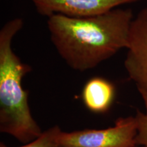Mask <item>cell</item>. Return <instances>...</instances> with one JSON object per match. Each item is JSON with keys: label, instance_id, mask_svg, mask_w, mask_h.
<instances>
[{"label": "cell", "instance_id": "cell-9", "mask_svg": "<svg viewBox=\"0 0 147 147\" xmlns=\"http://www.w3.org/2000/svg\"><path fill=\"white\" fill-rule=\"evenodd\" d=\"M136 147H137V146H136ZM142 147H143V146H142Z\"/></svg>", "mask_w": 147, "mask_h": 147}, {"label": "cell", "instance_id": "cell-5", "mask_svg": "<svg viewBox=\"0 0 147 147\" xmlns=\"http://www.w3.org/2000/svg\"><path fill=\"white\" fill-rule=\"evenodd\" d=\"M36 12L50 17L59 14L71 18H87L99 15L123 5L141 0H29Z\"/></svg>", "mask_w": 147, "mask_h": 147}, {"label": "cell", "instance_id": "cell-4", "mask_svg": "<svg viewBox=\"0 0 147 147\" xmlns=\"http://www.w3.org/2000/svg\"><path fill=\"white\" fill-rule=\"evenodd\" d=\"M124 66L139 93H147V6L131 23Z\"/></svg>", "mask_w": 147, "mask_h": 147}, {"label": "cell", "instance_id": "cell-3", "mask_svg": "<svg viewBox=\"0 0 147 147\" xmlns=\"http://www.w3.org/2000/svg\"><path fill=\"white\" fill-rule=\"evenodd\" d=\"M136 117L119 118L111 127L61 131L59 147H136L137 136Z\"/></svg>", "mask_w": 147, "mask_h": 147}, {"label": "cell", "instance_id": "cell-8", "mask_svg": "<svg viewBox=\"0 0 147 147\" xmlns=\"http://www.w3.org/2000/svg\"><path fill=\"white\" fill-rule=\"evenodd\" d=\"M145 106V113L137 110L136 118L137 120L136 145L147 147V93H140Z\"/></svg>", "mask_w": 147, "mask_h": 147}, {"label": "cell", "instance_id": "cell-1", "mask_svg": "<svg viewBox=\"0 0 147 147\" xmlns=\"http://www.w3.org/2000/svg\"><path fill=\"white\" fill-rule=\"evenodd\" d=\"M130 8H115L87 18L55 14L48 18L50 39L71 68L84 71L127 49L131 23Z\"/></svg>", "mask_w": 147, "mask_h": 147}, {"label": "cell", "instance_id": "cell-7", "mask_svg": "<svg viewBox=\"0 0 147 147\" xmlns=\"http://www.w3.org/2000/svg\"><path fill=\"white\" fill-rule=\"evenodd\" d=\"M61 130L55 125L44 131L38 138L19 147H59L58 137ZM0 147H8L1 143Z\"/></svg>", "mask_w": 147, "mask_h": 147}, {"label": "cell", "instance_id": "cell-2", "mask_svg": "<svg viewBox=\"0 0 147 147\" xmlns=\"http://www.w3.org/2000/svg\"><path fill=\"white\" fill-rule=\"evenodd\" d=\"M23 24L21 18L16 17L0 30V131L29 143L43 132L33 118L29 93L22 86V79L32 67L23 63L12 49V40Z\"/></svg>", "mask_w": 147, "mask_h": 147}, {"label": "cell", "instance_id": "cell-6", "mask_svg": "<svg viewBox=\"0 0 147 147\" xmlns=\"http://www.w3.org/2000/svg\"><path fill=\"white\" fill-rule=\"evenodd\" d=\"M115 93V87L113 82L97 76L89 79L84 84L82 98L84 105L91 112L104 113L111 107Z\"/></svg>", "mask_w": 147, "mask_h": 147}]
</instances>
